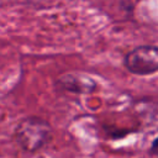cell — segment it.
Masks as SVG:
<instances>
[{
  "label": "cell",
  "mask_w": 158,
  "mask_h": 158,
  "mask_svg": "<svg viewBox=\"0 0 158 158\" xmlns=\"http://www.w3.org/2000/svg\"><path fill=\"white\" fill-rule=\"evenodd\" d=\"M136 130H126V128H118V130H111L109 131V136L112 139H117V138H123L126 135L135 132Z\"/></svg>",
  "instance_id": "277c9868"
},
{
  "label": "cell",
  "mask_w": 158,
  "mask_h": 158,
  "mask_svg": "<svg viewBox=\"0 0 158 158\" xmlns=\"http://www.w3.org/2000/svg\"><path fill=\"white\" fill-rule=\"evenodd\" d=\"M152 158H158V156H156V157H152Z\"/></svg>",
  "instance_id": "8992f818"
},
{
  "label": "cell",
  "mask_w": 158,
  "mask_h": 158,
  "mask_svg": "<svg viewBox=\"0 0 158 158\" xmlns=\"http://www.w3.org/2000/svg\"><path fill=\"white\" fill-rule=\"evenodd\" d=\"M57 83L63 90L74 94H88L96 89L95 80L83 74H63L58 78Z\"/></svg>",
  "instance_id": "3957f363"
},
{
  "label": "cell",
  "mask_w": 158,
  "mask_h": 158,
  "mask_svg": "<svg viewBox=\"0 0 158 158\" xmlns=\"http://www.w3.org/2000/svg\"><path fill=\"white\" fill-rule=\"evenodd\" d=\"M51 135L52 128L48 121L38 116H27L15 127L14 139L20 148L33 153L48 143Z\"/></svg>",
  "instance_id": "6da1fadb"
},
{
  "label": "cell",
  "mask_w": 158,
  "mask_h": 158,
  "mask_svg": "<svg viewBox=\"0 0 158 158\" xmlns=\"http://www.w3.org/2000/svg\"><path fill=\"white\" fill-rule=\"evenodd\" d=\"M148 154H149L151 157L158 156V137H156V138L152 141V143H151V146H149V149H148Z\"/></svg>",
  "instance_id": "5b68a950"
},
{
  "label": "cell",
  "mask_w": 158,
  "mask_h": 158,
  "mask_svg": "<svg viewBox=\"0 0 158 158\" xmlns=\"http://www.w3.org/2000/svg\"><path fill=\"white\" fill-rule=\"evenodd\" d=\"M125 68L133 75L146 77L158 72V46L142 44L126 53Z\"/></svg>",
  "instance_id": "7a4b0ae2"
}]
</instances>
